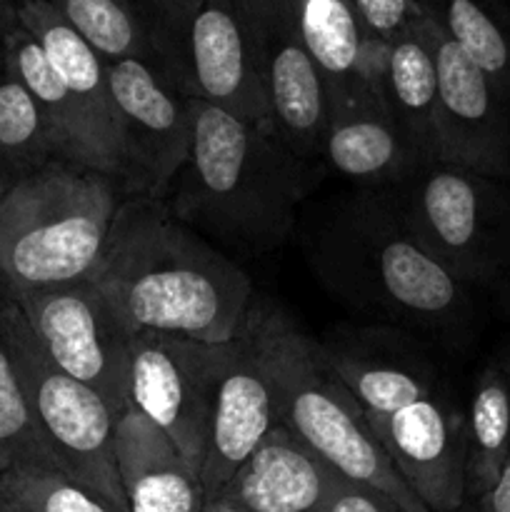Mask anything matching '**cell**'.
Listing matches in <instances>:
<instances>
[{
    "label": "cell",
    "mask_w": 510,
    "mask_h": 512,
    "mask_svg": "<svg viewBox=\"0 0 510 512\" xmlns=\"http://www.w3.org/2000/svg\"><path fill=\"white\" fill-rule=\"evenodd\" d=\"M0 512H113L58 468L18 465L0 473Z\"/></svg>",
    "instance_id": "28"
},
{
    "label": "cell",
    "mask_w": 510,
    "mask_h": 512,
    "mask_svg": "<svg viewBox=\"0 0 510 512\" xmlns=\"http://www.w3.org/2000/svg\"><path fill=\"white\" fill-rule=\"evenodd\" d=\"M305 245L320 285L378 325L455 343L473 320L468 285L415 243L380 190L330 203Z\"/></svg>",
    "instance_id": "2"
},
{
    "label": "cell",
    "mask_w": 510,
    "mask_h": 512,
    "mask_svg": "<svg viewBox=\"0 0 510 512\" xmlns=\"http://www.w3.org/2000/svg\"><path fill=\"white\" fill-rule=\"evenodd\" d=\"M105 60L150 63L143 0H48Z\"/></svg>",
    "instance_id": "26"
},
{
    "label": "cell",
    "mask_w": 510,
    "mask_h": 512,
    "mask_svg": "<svg viewBox=\"0 0 510 512\" xmlns=\"http://www.w3.org/2000/svg\"><path fill=\"white\" fill-rule=\"evenodd\" d=\"M470 505H473L470 512H510V460L493 488L485 490L480 498L470 500Z\"/></svg>",
    "instance_id": "32"
},
{
    "label": "cell",
    "mask_w": 510,
    "mask_h": 512,
    "mask_svg": "<svg viewBox=\"0 0 510 512\" xmlns=\"http://www.w3.org/2000/svg\"><path fill=\"white\" fill-rule=\"evenodd\" d=\"M320 160L360 190L398 185L428 163L385 113L383 103H363L330 115Z\"/></svg>",
    "instance_id": "21"
},
{
    "label": "cell",
    "mask_w": 510,
    "mask_h": 512,
    "mask_svg": "<svg viewBox=\"0 0 510 512\" xmlns=\"http://www.w3.org/2000/svg\"><path fill=\"white\" fill-rule=\"evenodd\" d=\"M248 318L268 370L278 423L343 478L388 495L403 510L428 512L390 463L363 408L333 373L320 343L268 303H253Z\"/></svg>",
    "instance_id": "4"
},
{
    "label": "cell",
    "mask_w": 510,
    "mask_h": 512,
    "mask_svg": "<svg viewBox=\"0 0 510 512\" xmlns=\"http://www.w3.org/2000/svg\"><path fill=\"white\" fill-rule=\"evenodd\" d=\"M123 195L110 175L50 160L0 200L3 293L88 280L103 258Z\"/></svg>",
    "instance_id": "5"
},
{
    "label": "cell",
    "mask_w": 510,
    "mask_h": 512,
    "mask_svg": "<svg viewBox=\"0 0 510 512\" xmlns=\"http://www.w3.org/2000/svg\"><path fill=\"white\" fill-rule=\"evenodd\" d=\"M90 280L135 335L230 343L255 303L248 273L150 198H123Z\"/></svg>",
    "instance_id": "1"
},
{
    "label": "cell",
    "mask_w": 510,
    "mask_h": 512,
    "mask_svg": "<svg viewBox=\"0 0 510 512\" xmlns=\"http://www.w3.org/2000/svg\"><path fill=\"white\" fill-rule=\"evenodd\" d=\"M223 343L138 333L130 345V405L153 420L188 460L203 468L208 413Z\"/></svg>",
    "instance_id": "11"
},
{
    "label": "cell",
    "mask_w": 510,
    "mask_h": 512,
    "mask_svg": "<svg viewBox=\"0 0 510 512\" xmlns=\"http://www.w3.org/2000/svg\"><path fill=\"white\" fill-rule=\"evenodd\" d=\"M320 348L373 433L398 410L438 393V370L428 355L413 340L395 338L393 330H355Z\"/></svg>",
    "instance_id": "16"
},
{
    "label": "cell",
    "mask_w": 510,
    "mask_h": 512,
    "mask_svg": "<svg viewBox=\"0 0 510 512\" xmlns=\"http://www.w3.org/2000/svg\"><path fill=\"white\" fill-rule=\"evenodd\" d=\"M205 512H243L240 508H235V505H230V503H210L208 508H205Z\"/></svg>",
    "instance_id": "35"
},
{
    "label": "cell",
    "mask_w": 510,
    "mask_h": 512,
    "mask_svg": "<svg viewBox=\"0 0 510 512\" xmlns=\"http://www.w3.org/2000/svg\"><path fill=\"white\" fill-rule=\"evenodd\" d=\"M0 343L8 350L35 428L60 473L103 500L113 512H130L115 465L118 415L93 388L65 375L45 355L10 298H0Z\"/></svg>",
    "instance_id": "8"
},
{
    "label": "cell",
    "mask_w": 510,
    "mask_h": 512,
    "mask_svg": "<svg viewBox=\"0 0 510 512\" xmlns=\"http://www.w3.org/2000/svg\"><path fill=\"white\" fill-rule=\"evenodd\" d=\"M275 425L280 423L268 370L260 358L250 318H245L240 333L230 343H223L210 395L208 443L200 468L208 503L223 493Z\"/></svg>",
    "instance_id": "14"
},
{
    "label": "cell",
    "mask_w": 510,
    "mask_h": 512,
    "mask_svg": "<svg viewBox=\"0 0 510 512\" xmlns=\"http://www.w3.org/2000/svg\"><path fill=\"white\" fill-rule=\"evenodd\" d=\"M273 133L313 168L330 120L328 90L295 25L290 0H243Z\"/></svg>",
    "instance_id": "12"
},
{
    "label": "cell",
    "mask_w": 510,
    "mask_h": 512,
    "mask_svg": "<svg viewBox=\"0 0 510 512\" xmlns=\"http://www.w3.org/2000/svg\"><path fill=\"white\" fill-rule=\"evenodd\" d=\"M193 105V143L168 208L203 238L248 253L288 240L313 188L305 165L270 125L245 123L215 105Z\"/></svg>",
    "instance_id": "3"
},
{
    "label": "cell",
    "mask_w": 510,
    "mask_h": 512,
    "mask_svg": "<svg viewBox=\"0 0 510 512\" xmlns=\"http://www.w3.org/2000/svg\"><path fill=\"white\" fill-rule=\"evenodd\" d=\"M13 178H10V173H8V168H5V163H3V158H0V200L5 198V195H8V190L13 188Z\"/></svg>",
    "instance_id": "34"
},
{
    "label": "cell",
    "mask_w": 510,
    "mask_h": 512,
    "mask_svg": "<svg viewBox=\"0 0 510 512\" xmlns=\"http://www.w3.org/2000/svg\"><path fill=\"white\" fill-rule=\"evenodd\" d=\"M428 33L438 68V160L510 180V105L430 13Z\"/></svg>",
    "instance_id": "13"
},
{
    "label": "cell",
    "mask_w": 510,
    "mask_h": 512,
    "mask_svg": "<svg viewBox=\"0 0 510 512\" xmlns=\"http://www.w3.org/2000/svg\"><path fill=\"white\" fill-rule=\"evenodd\" d=\"M18 465L58 468L43 435L35 428L33 413L10 363L8 350L0 343V473Z\"/></svg>",
    "instance_id": "29"
},
{
    "label": "cell",
    "mask_w": 510,
    "mask_h": 512,
    "mask_svg": "<svg viewBox=\"0 0 510 512\" xmlns=\"http://www.w3.org/2000/svg\"><path fill=\"white\" fill-rule=\"evenodd\" d=\"M108 85L118 130L120 195L168 203L193 143L190 98L138 58L110 60Z\"/></svg>",
    "instance_id": "10"
},
{
    "label": "cell",
    "mask_w": 510,
    "mask_h": 512,
    "mask_svg": "<svg viewBox=\"0 0 510 512\" xmlns=\"http://www.w3.org/2000/svg\"><path fill=\"white\" fill-rule=\"evenodd\" d=\"M0 158L13 183L58 158L38 103L8 73L0 75Z\"/></svg>",
    "instance_id": "27"
},
{
    "label": "cell",
    "mask_w": 510,
    "mask_h": 512,
    "mask_svg": "<svg viewBox=\"0 0 510 512\" xmlns=\"http://www.w3.org/2000/svg\"><path fill=\"white\" fill-rule=\"evenodd\" d=\"M350 5L365 33L380 43H393L425 15L420 0H350Z\"/></svg>",
    "instance_id": "30"
},
{
    "label": "cell",
    "mask_w": 510,
    "mask_h": 512,
    "mask_svg": "<svg viewBox=\"0 0 510 512\" xmlns=\"http://www.w3.org/2000/svg\"><path fill=\"white\" fill-rule=\"evenodd\" d=\"M18 20L43 48L45 58L73 93L105 148L118 160V130L108 85V60L48 3L18 0Z\"/></svg>",
    "instance_id": "22"
},
{
    "label": "cell",
    "mask_w": 510,
    "mask_h": 512,
    "mask_svg": "<svg viewBox=\"0 0 510 512\" xmlns=\"http://www.w3.org/2000/svg\"><path fill=\"white\" fill-rule=\"evenodd\" d=\"M150 65L183 98L270 125L243 0H143Z\"/></svg>",
    "instance_id": "6"
},
{
    "label": "cell",
    "mask_w": 510,
    "mask_h": 512,
    "mask_svg": "<svg viewBox=\"0 0 510 512\" xmlns=\"http://www.w3.org/2000/svg\"><path fill=\"white\" fill-rule=\"evenodd\" d=\"M3 73L18 80L33 95L40 113H43L45 125H48L58 160L85 165V168L98 170V173L110 175L115 180L118 160L105 148L90 120L85 118L78 100L65 88L60 75L55 73L50 60L45 58L38 40L23 25H18V28L5 35Z\"/></svg>",
    "instance_id": "20"
},
{
    "label": "cell",
    "mask_w": 510,
    "mask_h": 512,
    "mask_svg": "<svg viewBox=\"0 0 510 512\" xmlns=\"http://www.w3.org/2000/svg\"><path fill=\"white\" fill-rule=\"evenodd\" d=\"M325 512H408L400 508L395 500L388 495L378 493V490L368 488V485L353 483V480L343 478L335 473L333 483H330L328 508Z\"/></svg>",
    "instance_id": "31"
},
{
    "label": "cell",
    "mask_w": 510,
    "mask_h": 512,
    "mask_svg": "<svg viewBox=\"0 0 510 512\" xmlns=\"http://www.w3.org/2000/svg\"><path fill=\"white\" fill-rule=\"evenodd\" d=\"M295 25L323 75L330 115L363 103H380L390 43L370 38L350 0H290Z\"/></svg>",
    "instance_id": "17"
},
{
    "label": "cell",
    "mask_w": 510,
    "mask_h": 512,
    "mask_svg": "<svg viewBox=\"0 0 510 512\" xmlns=\"http://www.w3.org/2000/svg\"><path fill=\"white\" fill-rule=\"evenodd\" d=\"M465 435V503H470L493 488L510 460V365H485L465 415Z\"/></svg>",
    "instance_id": "24"
},
{
    "label": "cell",
    "mask_w": 510,
    "mask_h": 512,
    "mask_svg": "<svg viewBox=\"0 0 510 512\" xmlns=\"http://www.w3.org/2000/svg\"><path fill=\"white\" fill-rule=\"evenodd\" d=\"M35 340L70 378L93 388L120 418L130 405L128 370L135 333L93 280L3 293Z\"/></svg>",
    "instance_id": "9"
},
{
    "label": "cell",
    "mask_w": 510,
    "mask_h": 512,
    "mask_svg": "<svg viewBox=\"0 0 510 512\" xmlns=\"http://www.w3.org/2000/svg\"><path fill=\"white\" fill-rule=\"evenodd\" d=\"M115 465L130 512H205L198 470L133 405L115 423Z\"/></svg>",
    "instance_id": "19"
},
{
    "label": "cell",
    "mask_w": 510,
    "mask_h": 512,
    "mask_svg": "<svg viewBox=\"0 0 510 512\" xmlns=\"http://www.w3.org/2000/svg\"><path fill=\"white\" fill-rule=\"evenodd\" d=\"M400 478L428 512L465 505V415L440 393L398 410L375 433Z\"/></svg>",
    "instance_id": "15"
},
{
    "label": "cell",
    "mask_w": 510,
    "mask_h": 512,
    "mask_svg": "<svg viewBox=\"0 0 510 512\" xmlns=\"http://www.w3.org/2000/svg\"><path fill=\"white\" fill-rule=\"evenodd\" d=\"M18 25V0H0V75H3V40Z\"/></svg>",
    "instance_id": "33"
},
{
    "label": "cell",
    "mask_w": 510,
    "mask_h": 512,
    "mask_svg": "<svg viewBox=\"0 0 510 512\" xmlns=\"http://www.w3.org/2000/svg\"><path fill=\"white\" fill-rule=\"evenodd\" d=\"M510 105V8L505 0H420Z\"/></svg>",
    "instance_id": "25"
},
{
    "label": "cell",
    "mask_w": 510,
    "mask_h": 512,
    "mask_svg": "<svg viewBox=\"0 0 510 512\" xmlns=\"http://www.w3.org/2000/svg\"><path fill=\"white\" fill-rule=\"evenodd\" d=\"M333 475L303 440L275 425L213 503L243 512H325Z\"/></svg>",
    "instance_id": "18"
},
{
    "label": "cell",
    "mask_w": 510,
    "mask_h": 512,
    "mask_svg": "<svg viewBox=\"0 0 510 512\" xmlns=\"http://www.w3.org/2000/svg\"><path fill=\"white\" fill-rule=\"evenodd\" d=\"M380 103L425 158L438 160V68L428 33V10L388 45Z\"/></svg>",
    "instance_id": "23"
},
{
    "label": "cell",
    "mask_w": 510,
    "mask_h": 512,
    "mask_svg": "<svg viewBox=\"0 0 510 512\" xmlns=\"http://www.w3.org/2000/svg\"><path fill=\"white\" fill-rule=\"evenodd\" d=\"M380 195L415 243L460 283H490L510 270L505 180L428 160Z\"/></svg>",
    "instance_id": "7"
}]
</instances>
